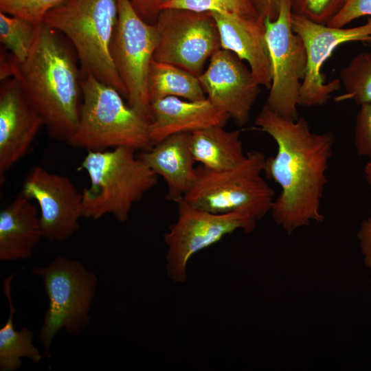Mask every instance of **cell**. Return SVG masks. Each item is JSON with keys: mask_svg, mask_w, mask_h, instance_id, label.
Masks as SVG:
<instances>
[{"mask_svg": "<svg viewBox=\"0 0 371 371\" xmlns=\"http://www.w3.org/2000/svg\"><path fill=\"white\" fill-rule=\"evenodd\" d=\"M87 152L78 168L90 181L82 191V217L98 220L111 214L126 222L133 204L156 185L158 176L133 148Z\"/></svg>", "mask_w": 371, "mask_h": 371, "instance_id": "3", "label": "cell"}, {"mask_svg": "<svg viewBox=\"0 0 371 371\" xmlns=\"http://www.w3.org/2000/svg\"><path fill=\"white\" fill-rule=\"evenodd\" d=\"M137 156L167 186L166 199L175 203L182 199L196 177V162L190 148V133L172 135Z\"/></svg>", "mask_w": 371, "mask_h": 371, "instance_id": "18", "label": "cell"}, {"mask_svg": "<svg viewBox=\"0 0 371 371\" xmlns=\"http://www.w3.org/2000/svg\"><path fill=\"white\" fill-rule=\"evenodd\" d=\"M370 285H371V278H370Z\"/></svg>", "mask_w": 371, "mask_h": 371, "instance_id": "34", "label": "cell"}, {"mask_svg": "<svg viewBox=\"0 0 371 371\" xmlns=\"http://www.w3.org/2000/svg\"><path fill=\"white\" fill-rule=\"evenodd\" d=\"M357 238L364 265L371 270V212L362 221Z\"/></svg>", "mask_w": 371, "mask_h": 371, "instance_id": "31", "label": "cell"}, {"mask_svg": "<svg viewBox=\"0 0 371 371\" xmlns=\"http://www.w3.org/2000/svg\"><path fill=\"white\" fill-rule=\"evenodd\" d=\"M177 8L199 12H227L260 16L253 0H170L164 9Z\"/></svg>", "mask_w": 371, "mask_h": 371, "instance_id": "25", "label": "cell"}, {"mask_svg": "<svg viewBox=\"0 0 371 371\" xmlns=\"http://www.w3.org/2000/svg\"><path fill=\"white\" fill-rule=\"evenodd\" d=\"M22 192L0 212V260L31 258L43 238L37 207Z\"/></svg>", "mask_w": 371, "mask_h": 371, "instance_id": "19", "label": "cell"}, {"mask_svg": "<svg viewBox=\"0 0 371 371\" xmlns=\"http://www.w3.org/2000/svg\"><path fill=\"white\" fill-rule=\"evenodd\" d=\"M255 125L277 144L276 154L266 157L263 170L281 188L270 211L273 221L288 234L311 222L322 223L321 201L335 143L333 133H313L304 117L286 118L265 104Z\"/></svg>", "mask_w": 371, "mask_h": 371, "instance_id": "1", "label": "cell"}, {"mask_svg": "<svg viewBox=\"0 0 371 371\" xmlns=\"http://www.w3.org/2000/svg\"><path fill=\"white\" fill-rule=\"evenodd\" d=\"M360 106L357 115L354 143L357 154L371 161V102Z\"/></svg>", "mask_w": 371, "mask_h": 371, "instance_id": "28", "label": "cell"}, {"mask_svg": "<svg viewBox=\"0 0 371 371\" xmlns=\"http://www.w3.org/2000/svg\"><path fill=\"white\" fill-rule=\"evenodd\" d=\"M265 159L263 153L253 150L229 169L197 167L194 183L183 199L207 212H242L259 221L271 211L274 200L273 190L262 176Z\"/></svg>", "mask_w": 371, "mask_h": 371, "instance_id": "6", "label": "cell"}, {"mask_svg": "<svg viewBox=\"0 0 371 371\" xmlns=\"http://www.w3.org/2000/svg\"><path fill=\"white\" fill-rule=\"evenodd\" d=\"M58 34L43 23L39 24L34 43L24 62H19L12 54L1 53L0 77L1 80L14 78L49 135L67 142L80 115L81 71Z\"/></svg>", "mask_w": 371, "mask_h": 371, "instance_id": "2", "label": "cell"}, {"mask_svg": "<svg viewBox=\"0 0 371 371\" xmlns=\"http://www.w3.org/2000/svg\"><path fill=\"white\" fill-rule=\"evenodd\" d=\"M82 104L76 128L67 141L87 151L126 147L149 150V121L125 103L114 87L81 74Z\"/></svg>", "mask_w": 371, "mask_h": 371, "instance_id": "5", "label": "cell"}, {"mask_svg": "<svg viewBox=\"0 0 371 371\" xmlns=\"http://www.w3.org/2000/svg\"><path fill=\"white\" fill-rule=\"evenodd\" d=\"M291 14V0H278L277 17L265 19L272 70L265 105L280 115L296 120L307 54L303 41L292 28Z\"/></svg>", "mask_w": 371, "mask_h": 371, "instance_id": "10", "label": "cell"}, {"mask_svg": "<svg viewBox=\"0 0 371 371\" xmlns=\"http://www.w3.org/2000/svg\"><path fill=\"white\" fill-rule=\"evenodd\" d=\"M65 0H0V11L39 25L47 11Z\"/></svg>", "mask_w": 371, "mask_h": 371, "instance_id": "27", "label": "cell"}, {"mask_svg": "<svg viewBox=\"0 0 371 371\" xmlns=\"http://www.w3.org/2000/svg\"><path fill=\"white\" fill-rule=\"evenodd\" d=\"M32 273L43 278L49 300L38 340L49 358L52 341L61 329L76 336L89 324L98 278L80 260L63 256Z\"/></svg>", "mask_w": 371, "mask_h": 371, "instance_id": "7", "label": "cell"}, {"mask_svg": "<svg viewBox=\"0 0 371 371\" xmlns=\"http://www.w3.org/2000/svg\"><path fill=\"white\" fill-rule=\"evenodd\" d=\"M117 18V0H65L47 11L43 23L69 40L81 74L93 75L127 98L111 54Z\"/></svg>", "mask_w": 371, "mask_h": 371, "instance_id": "4", "label": "cell"}, {"mask_svg": "<svg viewBox=\"0 0 371 371\" xmlns=\"http://www.w3.org/2000/svg\"><path fill=\"white\" fill-rule=\"evenodd\" d=\"M38 25L23 18L0 12V41L20 63L28 57L34 43Z\"/></svg>", "mask_w": 371, "mask_h": 371, "instance_id": "24", "label": "cell"}, {"mask_svg": "<svg viewBox=\"0 0 371 371\" xmlns=\"http://www.w3.org/2000/svg\"><path fill=\"white\" fill-rule=\"evenodd\" d=\"M170 0H131L139 16L148 23L154 24L164 5Z\"/></svg>", "mask_w": 371, "mask_h": 371, "instance_id": "30", "label": "cell"}, {"mask_svg": "<svg viewBox=\"0 0 371 371\" xmlns=\"http://www.w3.org/2000/svg\"><path fill=\"white\" fill-rule=\"evenodd\" d=\"M364 174L366 181L371 189V161H368L364 168Z\"/></svg>", "mask_w": 371, "mask_h": 371, "instance_id": "33", "label": "cell"}, {"mask_svg": "<svg viewBox=\"0 0 371 371\" xmlns=\"http://www.w3.org/2000/svg\"><path fill=\"white\" fill-rule=\"evenodd\" d=\"M176 203L177 220L164 234L167 246L166 269L175 282H186L188 263L194 254L235 231L251 232L258 221L242 212H207L190 205L183 199Z\"/></svg>", "mask_w": 371, "mask_h": 371, "instance_id": "9", "label": "cell"}, {"mask_svg": "<svg viewBox=\"0 0 371 371\" xmlns=\"http://www.w3.org/2000/svg\"><path fill=\"white\" fill-rule=\"evenodd\" d=\"M14 274L3 280V292L8 300L9 316L0 328V371H16L22 365V358L34 363L42 359L40 350L32 343L33 332L27 327L16 330L14 325L16 309L11 296V282Z\"/></svg>", "mask_w": 371, "mask_h": 371, "instance_id": "21", "label": "cell"}, {"mask_svg": "<svg viewBox=\"0 0 371 371\" xmlns=\"http://www.w3.org/2000/svg\"><path fill=\"white\" fill-rule=\"evenodd\" d=\"M0 87V181L27 153L44 126L14 78L1 80Z\"/></svg>", "mask_w": 371, "mask_h": 371, "instance_id": "15", "label": "cell"}, {"mask_svg": "<svg viewBox=\"0 0 371 371\" xmlns=\"http://www.w3.org/2000/svg\"><path fill=\"white\" fill-rule=\"evenodd\" d=\"M291 25L300 36L307 54V67L302 82L299 106H314L327 102L332 93L339 90V79L326 82L321 68L333 51L348 42L371 43V17L363 25L345 28L317 23L304 17L291 14Z\"/></svg>", "mask_w": 371, "mask_h": 371, "instance_id": "12", "label": "cell"}, {"mask_svg": "<svg viewBox=\"0 0 371 371\" xmlns=\"http://www.w3.org/2000/svg\"><path fill=\"white\" fill-rule=\"evenodd\" d=\"M339 80L345 93L337 101L352 100L359 105L371 102V52L355 56L340 71Z\"/></svg>", "mask_w": 371, "mask_h": 371, "instance_id": "23", "label": "cell"}, {"mask_svg": "<svg viewBox=\"0 0 371 371\" xmlns=\"http://www.w3.org/2000/svg\"><path fill=\"white\" fill-rule=\"evenodd\" d=\"M150 102L174 96L196 101L207 98L198 76L169 63L153 59L148 81Z\"/></svg>", "mask_w": 371, "mask_h": 371, "instance_id": "22", "label": "cell"}, {"mask_svg": "<svg viewBox=\"0 0 371 371\" xmlns=\"http://www.w3.org/2000/svg\"><path fill=\"white\" fill-rule=\"evenodd\" d=\"M347 0H291L292 13L311 21L328 24Z\"/></svg>", "mask_w": 371, "mask_h": 371, "instance_id": "26", "label": "cell"}, {"mask_svg": "<svg viewBox=\"0 0 371 371\" xmlns=\"http://www.w3.org/2000/svg\"><path fill=\"white\" fill-rule=\"evenodd\" d=\"M229 118L207 98L192 101L166 97L150 102L149 137L153 146L174 134L225 126Z\"/></svg>", "mask_w": 371, "mask_h": 371, "instance_id": "17", "label": "cell"}, {"mask_svg": "<svg viewBox=\"0 0 371 371\" xmlns=\"http://www.w3.org/2000/svg\"><path fill=\"white\" fill-rule=\"evenodd\" d=\"M260 17L275 19L278 14V0H253Z\"/></svg>", "mask_w": 371, "mask_h": 371, "instance_id": "32", "label": "cell"}, {"mask_svg": "<svg viewBox=\"0 0 371 371\" xmlns=\"http://www.w3.org/2000/svg\"><path fill=\"white\" fill-rule=\"evenodd\" d=\"M22 193L38 205L43 238L63 242L79 229L82 194L68 177L35 166L23 181Z\"/></svg>", "mask_w": 371, "mask_h": 371, "instance_id": "13", "label": "cell"}, {"mask_svg": "<svg viewBox=\"0 0 371 371\" xmlns=\"http://www.w3.org/2000/svg\"><path fill=\"white\" fill-rule=\"evenodd\" d=\"M154 24L157 44L153 59L198 77L207 60L221 48L218 27L210 12L164 9Z\"/></svg>", "mask_w": 371, "mask_h": 371, "instance_id": "11", "label": "cell"}, {"mask_svg": "<svg viewBox=\"0 0 371 371\" xmlns=\"http://www.w3.org/2000/svg\"><path fill=\"white\" fill-rule=\"evenodd\" d=\"M190 148L195 161L214 171L234 167L246 156L240 131H229L222 125L190 133Z\"/></svg>", "mask_w": 371, "mask_h": 371, "instance_id": "20", "label": "cell"}, {"mask_svg": "<svg viewBox=\"0 0 371 371\" xmlns=\"http://www.w3.org/2000/svg\"><path fill=\"white\" fill-rule=\"evenodd\" d=\"M367 15L371 16V0H347L341 10L327 25L344 27L353 20Z\"/></svg>", "mask_w": 371, "mask_h": 371, "instance_id": "29", "label": "cell"}, {"mask_svg": "<svg viewBox=\"0 0 371 371\" xmlns=\"http://www.w3.org/2000/svg\"><path fill=\"white\" fill-rule=\"evenodd\" d=\"M198 78L207 98L238 126H243L249 122L260 85L243 60L221 48L211 56L207 68Z\"/></svg>", "mask_w": 371, "mask_h": 371, "instance_id": "14", "label": "cell"}, {"mask_svg": "<svg viewBox=\"0 0 371 371\" xmlns=\"http://www.w3.org/2000/svg\"><path fill=\"white\" fill-rule=\"evenodd\" d=\"M211 14L218 27L221 49L246 60L256 81L269 89L272 70L265 19L234 13Z\"/></svg>", "mask_w": 371, "mask_h": 371, "instance_id": "16", "label": "cell"}, {"mask_svg": "<svg viewBox=\"0 0 371 371\" xmlns=\"http://www.w3.org/2000/svg\"><path fill=\"white\" fill-rule=\"evenodd\" d=\"M118 18L111 54L126 92L127 103L150 121L148 81L157 44L155 24L143 20L131 0H117Z\"/></svg>", "mask_w": 371, "mask_h": 371, "instance_id": "8", "label": "cell"}]
</instances>
